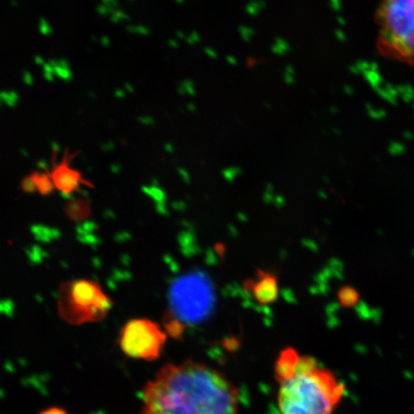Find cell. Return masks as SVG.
Returning <instances> with one entry per match:
<instances>
[{
  "label": "cell",
  "instance_id": "28",
  "mask_svg": "<svg viewBox=\"0 0 414 414\" xmlns=\"http://www.w3.org/2000/svg\"><path fill=\"white\" fill-rule=\"evenodd\" d=\"M138 122L143 126H146V127H152L156 124V120L151 115H141L138 117Z\"/></svg>",
  "mask_w": 414,
  "mask_h": 414
},
{
  "label": "cell",
  "instance_id": "30",
  "mask_svg": "<svg viewBox=\"0 0 414 414\" xmlns=\"http://www.w3.org/2000/svg\"><path fill=\"white\" fill-rule=\"evenodd\" d=\"M100 148L102 151L106 152H111L115 149V143L113 141H111V140H108V141L101 143Z\"/></svg>",
  "mask_w": 414,
  "mask_h": 414
},
{
  "label": "cell",
  "instance_id": "8",
  "mask_svg": "<svg viewBox=\"0 0 414 414\" xmlns=\"http://www.w3.org/2000/svg\"><path fill=\"white\" fill-rule=\"evenodd\" d=\"M300 355L294 348L288 347L280 353L275 363V376L278 384L292 376L299 364Z\"/></svg>",
  "mask_w": 414,
  "mask_h": 414
},
{
  "label": "cell",
  "instance_id": "50",
  "mask_svg": "<svg viewBox=\"0 0 414 414\" xmlns=\"http://www.w3.org/2000/svg\"><path fill=\"white\" fill-rule=\"evenodd\" d=\"M176 3L184 4V1H183V0H176Z\"/></svg>",
  "mask_w": 414,
  "mask_h": 414
},
{
  "label": "cell",
  "instance_id": "2",
  "mask_svg": "<svg viewBox=\"0 0 414 414\" xmlns=\"http://www.w3.org/2000/svg\"><path fill=\"white\" fill-rule=\"evenodd\" d=\"M279 386L282 414H332L345 394L336 375L309 356H300L294 374Z\"/></svg>",
  "mask_w": 414,
  "mask_h": 414
},
{
  "label": "cell",
  "instance_id": "14",
  "mask_svg": "<svg viewBox=\"0 0 414 414\" xmlns=\"http://www.w3.org/2000/svg\"><path fill=\"white\" fill-rule=\"evenodd\" d=\"M142 191L146 195L154 198V200L159 202V203H164L165 202L166 195L165 192L159 186L154 185H145L142 187Z\"/></svg>",
  "mask_w": 414,
  "mask_h": 414
},
{
  "label": "cell",
  "instance_id": "16",
  "mask_svg": "<svg viewBox=\"0 0 414 414\" xmlns=\"http://www.w3.org/2000/svg\"><path fill=\"white\" fill-rule=\"evenodd\" d=\"M176 91L180 95H189L195 96L197 94V89H196L195 84L192 80L184 79L179 84Z\"/></svg>",
  "mask_w": 414,
  "mask_h": 414
},
{
  "label": "cell",
  "instance_id": "42",
  "mask_svg": "<svg viewBox=\"0 0 414 414\" xmlns=\"http://www.w3.org/2000/svg\"><path fill=\"white\" fill-rule=\"evenodd\" d=\"M273 186L272 183H268L267 184V190H266V193H265V198H272V195H273Z\"/></svg>",
  "mask_w": 414,
  "mask_h": 414
},
{
  "label": "cell",
  "instance_id": "40",
  "mask_svg": "<svg viewBox=\"0 0 414 414\" xmlns=\"http://www.w3.org/2000/svg\"><path fill=\"white\" fill-rule=\"evenodd\" d=\"M164 151L167 152V154H173L175 152V146L170 142H167L164 144Z\"/></svg>",
  "mask_w": 414,
  "mask_h": 414
},
{
  "label": "cell",
  "instance_id": "45",
  "mask_svg": "<svg viewBox=\"0 0 414 414\" xmlns=\"http://www.w3.org/2000/svg\"><path fill=\"white\" fill-rule=\"evenodd\" d=\"M124 89L126 92H128V93H134L135 92L134 86H133V84L130 83L124 84Z\"/></svg>",
  "mask_w": 414,
  "mask_h": 414
},
{
  "label": "cell",
  "instance_id": "49",
  "mask_svg": "<svg viewBox=\"0 0 414 414\" xmlns=\"http://www.w3.org/2000/svg\"><path fill=\"white\" fill-rule=\"evenodd\" d=\"M21 156H23L24 157H29V152L27 151V150L25 149V148H23V149H21Z\"/></svg>",
  "mask_w": 414,
  "mask_h": 414
},
{
  "label": "cell",
  "instance_id": "9",
  "mask_svg": "<svg viewBox=\"0 0 414 414\" xmlns=\"http://www.w3.org/2000/svg\"><path fill=\"white\" fill-rule=\"evenodd\" d=\"M32 176L41 195H50L55 190L56 186L51 174L45 173V172H35Z\"/></svg>",
  "mask_w": 414,
  "mask_h": 414
},
{
  "label": "cell",
  "instance_id": "31",
  "mask_svg": "<svg viewBox=\"0 0 414 414\" xmlns=\"http://www.w3.org/2000/svg\"><path fill=\"white\" fill-rule=\"evenodd\" d=\"M179 176H181V180L184 181L185 183H189L191 181V176L189 172L184 168H179L178 169Z\"/></svg>",
  "mask_w": 414,
  "mask_h": 414
},
{
  "label": "cell",
  "instance_id": "18",
  "mask_svg": "<svg viewBox=\"0 0 414 414\" xmlns=\"http://www.w3.org/2000/svg\"><path fill=\"white\" fill-rule=\"evenodd\" d=\"M222 176H224L225 180L229 181V183H232L236 180L237 178L242 174V169L238 166H230L227 167V168L224 169L222 172Z\"/></svg>",
  "mask_w": 414,
  "mask_h": 414
},
{
  "label": "cell",
  "instance_id": "46",
  "mask_svg": "<svg viewBox=\"0 0 414 414\" xmlns=\"http://www.w3.org/2000/svg\"><path fill=\"white\" fill-rule=\"evenodd\" d=\"M186 108H187V111H190V113H195V111H197V106L194 103H188L187 105H186Z\"/></svg>",
  "mask_w": 414,
  "mask_h": 414
},
{
  "label": "cell",
  "instance_id": "21",
  "mask_svg": "<svg viewBox=\"0 0 414 414\" xmlns=\"http://www.w3.org/2000/svg\"><path fill=\"white\" fill-rule=\"evenodd\" d=\"M127 31L140 36H148L151 33L150 28L146 25H143V24H130V25L127 26Z\"/></svg>",
  "mask_w": 414,
  "mask_h": 414
},
{
  "label": "cell",
  "instance_id": "47",
  "mask_svg": "<svg viewBox=\"0 0 414 414\" xmlns=\"http://www.w3.org/2000/svg\"><path fill=\"white\" fill-rule=\"evenodd\" d=\"M176 38H179V40H185L186 37H187V35H185V34H184L183 31H176Z\"/></svg>",
  "mask_w": 414,
  "mask_h": 414
},
{
  "label": "cell",
  "instance_id": "37",
  "mask_svg": "<svg viewBox=\"0 0 414 414\" xmlns=\"http://www.w3.org/2000/svg\"><path fill=\"white\" fill-rule=\"evenodd\" d=\"M99 42H100L101 45L104 46V47H108L111 43V38L108 36H102Z\"/></svg>",
  "mask_w": 414,
  "mask_h": 414
},
{
  "label": "cell",
  "instance_id": "34",
  "mask_svg": "<svg viewBox=\"0 0 414 414\" xmlns=\"http://www.w3.org/2000/svg\"><path fill=\"white\" fill-rule=\"evenodd\" d=\"M110 170L115 175H118L122 171V165H121L119 162H115V163L111 164L110 166Z\"/></svg>",
  "mask_w": 414,
  "mask_h": 414
},
{
  "label": "cell",
  "instance_id": "43",
  "mask_svg": "<svg viewBox=\"0 0 414 414\" xmlns=\"http://www.w3.org/2000/svg\"><path fill=\"white\" fill-rule=\"evenodd\" d=\"M34 60H35L36 64L38 65H42V67H43V65H45L46 62L42 56L40 55L35 56V58H34Z\"/></svg>",
  "mask_w": 414,
  "mask_h": 414
},
{
  "label": "cell",
  "instance_id": "23",
  "mask_svg": "<svg viewBox=\"0 0 414 414\" xmlns=\"http://www.w3.org/2000/svg\"><path fill=\"white\" fill-rule=\"evenodd\" d=\"M110 19L111 23L117 24L121 21H130V16L123 10L117 9L111 14Z\"/></svg>",
  "mask_w": 414,
  "mask_h": 414
},
{
  "label": "cell",
  "instance_id": "39",
  "mask_svg": "<svg viewBox=\"0 0 414 414\" xmlns=\"http://www.w3.org/2000/svg\"><path fill=\"white\" fill-rule=\"evenodd\" d=\"M226 60L227 64L233 65V67L238 65V60H237V58L233 55H227L226 57Z\"/></svg>",
  "mask_w": 414,
  "mask_h": 414
},
{
  "label": "cell",
  "instance_id": "4",
  "mask_svg": "<svg viewBox=\"0 0 414 414\" xmlns=\"http://www.w3.org/2000/svg\"><path fill=\"white\" fill-rule=\"evenodd\" d=\"M113 307V302L93 281H69L60 286L58 309L62 319L80 325L101 321Z\"/></svg>",
  "mask_w": 414,
  "mask_h": 414
},
{
  "label": "cell",
  "instance_id": "7",
  "mask_svg": "<svg viewBox=\"0 0 414 414\" xmlns=\"http://www.w3.org/2000/svg\"><path fill=\"white\" fill-rule=\"evenodd\" d=\"M51 176L54 181L56 188L60 191V193L69 194V195L79 190L80 184L83 183L81 174L70 168L67 162L56 167Z\"/></svg>",
  "mask_w": 414,
  "mask_h": 414
},
{
  "label": "cell",
  "instance_id": "10",
  "mask_svg": "<svg viewBox=\"0 0 414 414\" xmlns=\"http://www.w3.org/2000/svg\"><path fill=\"white\" fill-rule=\"evenodd\" d=\"M54 67L55 76L65 82H70L73 78V72L70 69L69 62L65 59H52L49 60Z\"/></svg>",
  "mask_w": 414,
  "mask_h": 414
},
{
  "label": "cell",
  "instance_id": "48",
  "mask_svg": "<svg viewBox=\"0 0 414 414\" xmlns=\"http://www.w3.org/2000/svg\"><path fill=\"white\" fill-rule=\"evenodd\" d=\"M332 8L335 10L340 9V2L338 1H332L331 2Z\"/></svg>",
  "mask_w": 414,
  "mask_h": 414
},
{
  "label": "cell",
  "instance_id": "44",
  "mask_svg": "<svg viewBox=\"0 0 414 414\" xmlns=\"http://www.w3.org/2000/svg\"><path fill=\"white\" fill-rule=\"evenodd\" d=\"M168 45L171 48L176 49V48L179 47L180 43H179L178 40H176V38H170V40L168 41Z\"/></svg>",
  "mask_w": 414,
  "mask_h": 414
},
{
  "label": "cell",
  "instance_id": "38",
  "mask_svg": "<svg viewBox=\"0 0 414 414\" xmlns=\"http://www.w3.org/2000/svg\"><path fill=\"white\" fill-rule=\"evenodd\" d=\"M102 2L113 9H118V7H119V2L117 0H103Z\"/></svg>",
  "mask_w": 414,
  "mask_h": 414
},
{
  "label": "cell",
  "instance_id": "3",
  "mask_svg": "<svg viewBox=\"0 0 414 414\" xmlns=\"http://www.w3.org/2000/svg\"><path fill=\"white\" fill-rule=\"evenodd\" d=\"M377 47L387 59L414 65V0H387L376 10Z\"/></svg>",
  "mask_w": 414,
  "mask_h": 414
},
{
  "label": "cell",
  "instance_id": "20",
  "mask_svg": "<svg viewBox=\"0 0 414 414\" xmlns=\"http://www.w3.org/2000/svg\"><path fill=\"white\" fill-rule=\"evenodd\" d=\"M283 79H284V82L288 86H292V84H295V69L294 65H286Z\"/></svg>",
  "mask_w": 414,
  "mask_h": 414
},
{
  "label": "cell",
  "instance_id": "17",
  "mask_svg": "<svg viewBox=\"0 0 414 414\" xmlns=\"http://www.w3.org/2000/svg\"><path fill=\"white\" fill-rule=\"evenodd\" d=\"M267 7L265 1H251L244 6V11L251 16H257Z\"/></svg>",
  "mask_w": 414,
  "mask_h": 414
},
{
  "label": "cell",
  "instance_id": "36",
  "mask_svg": "<svg viewBox=\"0 0 414 414\" xmlns=\"http://www.w3.org/2000/svg\"><path fill=\"white\" fill-rule=\"evenodd\" d=\"M126 95H127V92H126L124 89H116L115 91V98L117 99H124L126 98Z\"/></svg>",
  "mask_w": 414,
  "mask_h": 414
},
{
  "label": "cell",
  "instance_id": "27",
  "mask_svg": "<svg viewBox=\"0 0 414 414\" xmlns=\"http://www.w3.org/2000/svg\"><path fill=\"white\" fill-rule=\"evenodd\" d=\"M185 41L189 45H196L200 42V34L197 31H192V32L188 34Z\"/></svg>",
  "mask_w": 414,
  "mask_h": 414
},
{
  "label": "cell",
  "instance_id": "5",
  "mask_svg": "<svg viewBox=\"0 0 414 414\" xmlns=\"http://www.w3.org/2000/svg\"><path fill=\"white\" fill-rule=\"evenodd\" d=\"M166 334L156 322L146 319H132L122 329L121 349L135 359H159L165 345Z\"/></svg>",
  "mask_w": 414,
  "mask_h": 414
},
{
  "label": "cell",
  "instance_id": "11",
  "mask_svg": "<svg viewBox=\"0 0 414 414\" xmlns=\"http://www.w3.org/2000/svg\"><path fill=\"white\" fill-rule=\"evenodd\" d=\"M338 297L341 304L343 307H346V308L355 306L360 301V299L359 292L354 289V288L350 287V286H345V287L341 288L338 290Z\"/></svg>",
  "mask_w": 414,
  "mask_h": 414
},
{
  "label": "cell",
  "instance_id": "15",
  "mask_svg": "<svg viewBox=\"0 0 414 414\" xmlns=\"http://www.w3.org/2000/svg\"><path fill=\"white\" fill-rule=\"evenodd\" d=\"M273 54L276 56H284L290 51V43L283 38H275V42L271 47Z\"/></svg>",
  "mask_w": 414,
  "mask_h": 414
},
{
  "label": "cell",
  "instance_id": "6",
  "mask_svg": "<svg viewBox=\"0 0 414 414\" xmlns=\"http://www.w3.org/2000/svg\"><path fill=\"white\" fill-rule=\"evenodd\" d=\"M246 290L253 292V299L262 305L275 302L278 297L277 278L272 273L259 271L257 279L248 281Z\"/></svg>",
  "mask_w": 414,
  "mask_h": 414
},
{
  "label": "cell",
  "instance_id": "51",
  "mask_svg": "<svg viewBox=\"0 0 414 414\" xmlns=\"http://www.w3.org/2000/svg\"><path fill=\"white\" fill-rule=\"evenodd\" d=\"M266 108H272V106L270 104H265Z\"/></svg>",
  "mask_w": 414,
  "mask_h": 414
},
{
  "label": "cell",
  "instance_id": "29",
  "mask_svg": "<svg viewBox=\"0 0 414 414\" xmlns=\"http://www.w3.org/2000/svg\"><path fill=\"white\" fill-rule=\"evenodd\" d=\"M23 81L26 86H33L34 84V76L28 70H24L23 73Z\"/></svg>",
  "mask_w": 414,
  "mask_h": 414
},
{
  "label": "cell",
  "instance_id": "32",
  "mask_svg": "<svg viewBox=\"0 0 414 414\" xmlns=\"http://www.w3.org/2000/svg\"><path fill=\"white\" fill-rule=\"evenodd\" d=\"M37 167L38 169L45 172V173H48L50 168L49 163H48V161H45V159H38L37 161Z\"/></svg>",
  "mask_w": 414,
  "mask_h": 414
},
{
  "label": "cell",
  "instance_id": "41",
  "mask_svg": "<svg viewBox=\"0 0 414 414\" xmlns=\"http://www.w3.org/2000/svg\"><path fill=\"white\" fill-rule=\"evenodd\" d=\"M51 149H52V151L54 152L55 154H58V152L62 151V146H60V143L52 141L51 142Z\"/></svg>",
  "mask_w": 414,
  "mask_h": 414
},
{
  "label": "cell",
  "instance_id": "35",
  "mask_svg": "<svg viewBox=\"0 0 414 414\" xmlns=\"http://www.w3.org/2000/svg\"><path fill=\"white\" fill-rule=\"evenodd\" d=\"M40 414H67V411L62 410V409L51 408V409H48V410L43 411V413H41Z\"/></svg>",
  "mask_w": 414,
  "mask_h": 414
},
{
  "label": "cell",
  "instance_id": "13",
  "mask_svg": "<svg viewBox=\"0 0 414 414\" xmlns=\"http://www.w3.org/2000/svg\"><path fill=\"white\" fill-rule=\"evenodd\" d=\"M19 101L18 92L14 91H0V108L3 106L9 108H16Z\"/></svg>",
  "mask_w": 414,
  "mask_h": 414
},
{
  "label": "cell",
  "instance_id": "26",
  "mask_svg": "<svg viewBox=\"0 0 414 414\" xmlns=\"http://www.w3.org/2000/svg\"><path fill=\"white\" fill-rule=\"evenodd\" d=\"M117 9L111 8V7L108 6V5L102 2L101 4L97 5L96 12L102 16H111V14L115 13Z\"/></svg>",
  "mask_w": 414,
  "mask_h": 414
},
{
  "label": "cell",
  "instance_id": "22",
  "mask_svg": "<svg viewBox=\"0 0 414 414\" xmlns=\"http://www.w3.org/2000/svg\"><path fill=\"white\" fill-rule=\"evenodd\" d=\"M238 32L240 36H241L242 40L246 43L251 42V38H253V36L255 35V32H254L253 29L246 25H240Z\"/></svg>",
  "mask_w": 414,
  "mask_h": 414
},
{
  "label": "cell",
  "instance_id": "24",
  "mask_svg": "<svg viewBox=\"0 0 414 414\" xmlns=\"http://www.w3.org/2000/svg\"><path fill=\"white\" fill-rule=\"evenodd\" d=\"M43 78L47 82H54L55 80V71L54 67L50 64L49 60L46 62L45 65L43 67Z\"/></svg>",
  "mask_w": 414,
  "mask_h": 414
},
{
  "label": "cell",
  "instance_id": "19",
  "mask_svg": "<svg viewBox=\"0 0 414 414\" xmlns=\"http://www.w3.org/2000/svg\"><path fill=\"white\" fill-rule=\"evenodd\" d=\"M21 188L25 193L33 194L37 192V185H36L35 180L33 176H27L21 181Z\"/></svg>",
  "mask_w": 414,
  "mask_h": 414
},
{
  "label": "cell",
  "instance_id": "12",
  "mask_svg": "<svg viewBox=\"0 0 414 414\" xmlns=\"http://www.w3.org/2000/svg\"><path fill=\"white\" fill-rule=\"evenodd\" d=\"M89 207L83 200H73L67 205V213L72 220H83L89 214Z\"/></svg>",
  "mask_w": 414,
  "mask_h": 414
},
{
  "label": "cell",
  "instance_id": "33",
  "mask_svg": "<svg viewBox=\"0 0 414 414\" xmlns=\"http://www.w3.org/2000/svg\"><path fill=\"white\" fill-rule=\"evenodd\" d=\"M203 51H205V54L207 56L208 58H210V59H217L218 58V53L217 51L214 49V48L212 47H205V49H203Z\"/></svg>",
  "mask_w": 414,
  "mask_h": 414
},
{
  "label": "cell",
  "instance_id": "25",
  "mask_svg": "<svg viewBox=\"0 0 414 414\" xmlns=\"http://www.w3.org/2000/svg\"><path fill=\"white\" fill-rule=\"evenodd\" d=\"M38 30L43 36H50L53 33L52 26L50 25L49 21L45 18H41L38 21Z\"/></svg>",
  "mask_w": 414,
  "mask_h": 414
},
{
  "label": "cell",
  "instance_id": "1",
  "mask_svg": "<svg viewBox=\"0 0 414 414\" xmlns=\"http://www.w3.org/2000/svg\"><path fill=\"white\" fill-rule=\"evenodd\" d=\"M140 414H239V392L203 363L168 364L145 387Z\"/></svg>",
  "mask_w": 414,
  "mask_h": 414
}]
</instances>
